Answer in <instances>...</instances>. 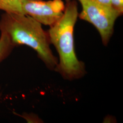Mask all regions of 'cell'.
Returning <instances> with one entry per match:
<instances>
[{"mask_svg":"<svg viewBox=\"0 0 123 123\" xmlns=\"http://www.w3.org/2000/svg\"><path fill=\"white\" fill-rule=\"evenodd\" d=\"M67 2L63 15L50 26L48 32L59 57L54 70L64 79L73 80L82 78L86 70L84 63L78 58L75 50L74 29L79 16L78 4L75 0Z\"/></svg>","mask_w":123,"mask_h":123,"instance_id":"obj_1","label":"cell"},{"mask_svg":"<svg viewBox=\"0 0 123 123\" xmlns=\"http://www.w3.org/2000/svg\"><path fill=\"white\" fill-rule=\"evenodd\" d=\"M0 31L8 36L15 47L26 45L34 50L46 67L54 70L58 61L50 48L48 32L41 23L27 15L5 12L0 19Z\"/></svg>","mask_w":123,"mask_h":123,"instance_id":"obj_2","label":"cell"},{"mask_svg":"<svg viewBox=\"0 0 123 123\" xmlns=\"http://www.w3.org/2000/svg\"><path fill=\"white\" fill-rule=\"evenodd\" d=\"M78 0L82 7L79 18L92 24L98 31L103 44L107 45L114 32L115 22L120 16L119 13L112 7L103 6L92 0Z\"/></svg>","mask_w":123,"mask_h":123,"instance_id":"obj_3","label":"cell"},{"mask_svg":"<svg viewBox=\"0 0 123 123\" xmlns=\"http://www.w3.org/2000/svg\"><path fill=\"white\" fill-rule=\"evenodd\" d=\"M65 8L62 0H22L10 12L29 16L42 24L50 26L61 18Z\"/></svg>","mask_w":123,"mask_h":123,"instance_id":"obj_4","label":"cell"},{"mask_svg":"<svg viewBox=\"0 0 123 123\" xmlns=\"http://www.w3.org/2000/svg\"><path fill=\"white\" fill-rule=\"evenodd\" d=\"M0 33V63L7 57L15 48V46L12 43L8 36L4 33Z\"/></svg>","mask_w":123,"mask_h":123,"instance_id":"obj_5","label":"cell"},{"mask_svg":"<svg viewBox=\"0 0 123 123\" xmlns=\"http://www.w3.org/2000/svg\"><path fill=\"white\" fill-rule=\"evenodd\" d=\"M22 0H0V10L5 12H11L13 7Z\"/></svg>","mask_w":123,"mask_h":123,"instance_id":"obj_6","label":"cell"},{"mask_svg":"<svg viewBox=\"0 0 123 123\" xmlns=\"http://www.w3.org/2000/svg\"><path fill=\"white\" fill-rule=\"evenodd\" d=\"M112 8L121 16L123 13V0H110Z\"/></svg>","mask_w":123,"mask_h":123,"instance_id":"obj_7","label":"cell"},{"mask_svg":"<svg viewBox=\"0 0 123 123\" xmlns=\"http://www.w3.org/2000/svg\"><path fill=\"white\" fill-rule=\"evenodd\" d=\"M92 0L94 1L95 2L98 3L99 4L103 6L108 7H112L110 0Z\"/></svg>","mask_w":123,"mask_h":123,"instance_id":"obj_8","label":"cell"},{"mask_svg":"<svg viewBox=\"0 0 123 123\" xmlns=\"http://www.w3.org/2000/svg\"><path fill=\"white\" fill-rule=\"evenodd\" d=\"M1 96V93L0 92V97Z\"/></svg>","mask_w":123,"mask_h":123,"instance_id":"obj_9","label":"cell"}]
</instances>
